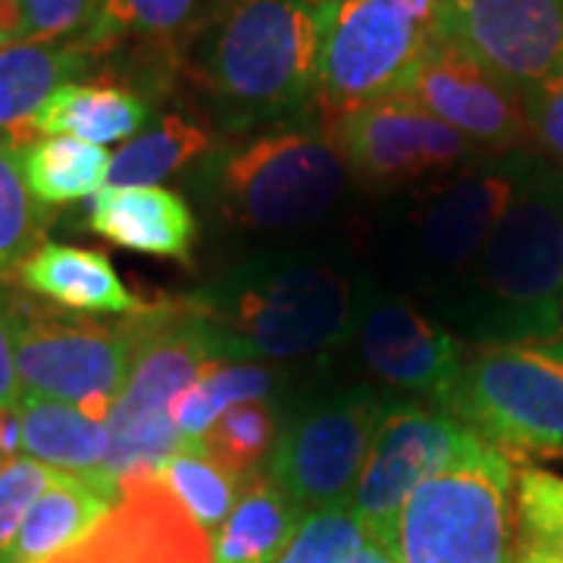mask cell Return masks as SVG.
I'll list each match as a JSON object with an SVG mask.
<instances>
[{"instance_id": "obj_1", "label": "cell", "mask_w": 563, "mask_h": 563, "mask_svg": "<svg viewBox=\"0 0 563 563\" xmlns=\"http://www.w3.org/2000/svg\"><path fill=\"white\" fill-rule=\"evenodd\" d=\"M563 173L520 161L517 191L476 263L454 320L479 344H548L563 329Z\"/></svg>"}, {"instance_id": "obj_2", "label": "cell", "mask_w": 563, "mask_h": 563, "mask_svg": "<svg viewBox=\"0 0 563 563\" xmlns=\"http://www.w3.org/2000/svg\"><path fill=\"white\" fill-rule=\"evenodd\" d=\"M222 361H301L342 344L354 322L351 279L317 257H257L198 295Z\"/></svg>"}, {"instance_id": "obj_3", "label": "cell", "mask_w": 563, "mask_h": 563, "mask_svg": "<svg viewBox=\"0 0 563 563\" xmlns=\"http://www.w3.org/2000/svg\"><path fill=\"white\" fill-rule=\"evenodd\" d=\"M325 13L298 0H229L201 51L203 88L235 129L279 120L317 95Z\"/></svg>"}, {"instance_id": "obj_4", "label": "cell", "mask_w": 563, "mask_h": 563, "mask_svg": "<svg viewBox=\"0 0 563 563\" xmlns=\"http://www.w3.org/2000/svg\"><path fill=\"white\" fill-rule=\"evenodd\" d=\"M141 322L139 357L107 420V476L113 483L129 473H161L181 444L173 426V404L198 379L203 363L222 361L198 298L147 303Z\"/></svg>"}, {"instance_id": "obj_5", "label": "cell", "mask_w": 563, "mask_h": 563, "mask_svg": "<svg viewBox=\"0 0 563 563\" xmlns=\"http://www.w3.org/2000/svg\"><path fill=\"white\" fill-rule=\"evenodd\" d=\"M510 495L514 461L476 435L404 504L401 563H514Z\"/></svg>"}, {"instance_id": "obj_6", "label": "cell", "mask_w": 563, "mask_h": 563, "mask_svg": "<svg viewBox=\"0 0 563 563\" xmlns=\"http://www.w3.org/2000/svg\"><path fill=\"white\" fill-rule=\"evenodd\" d=\"M141 313L101 322L10 291L22 395L69 404L91 420H110L139 357Z\"/></svg>"}, {"instance_id": "obj_7", "label": "cell", "mask_w": 563, "mask_h": 563, "mask_svg": "<svg viewBox=\"0 0 563 563\" xmlns=\"http://www.w3.org/2000/svg\"><path fill=\"white\" fill-rule=\"evenodd\" d=\"M442 410L510 461L563 454V357L544 344H483L463 354Z\"/></svg>"}, {"instance_id": "obj_8", "label": "cell", "mask_w": 563, "mask_h": 563, "mask_svg": "<svg viewBox=\"0 0 563 563\" xmlns=\"http://www.w3.org/2000/svg\"><path fill=\"white\" fill-rule=\"evenodd\" d=\"M444 0H344L325 13L320 51L322 122L404 95L439 35Z\"/></svg>"}, {"instance_id": "obj_9", "label": "cell", "mask_w": 563, "mask_h": 563, "mask_svg": "<svg viewBox=\"0 0 563 563\" xmlns=\"http://www.w3.org/2000/svg\"><path fill=\"white\" fill-rule=\"evenodd\" d=\"M347 166L322 132L282 129L235 147L220 166L222 210L251 229H301L342 198Z\"/></svg>"}, {"instance_id": "obj_10", "label": "cell", "mask_w": 563, "mask_h": 563, "mask_svg": "<svg viewBox=\"0 0 563 563\" xmlns=\"http://www.w3.org/2000/svg\"><path fill=\"white\" fill-rule=\"evenodd\" d=\"M388 410L369 388H347L313 404L282 426L269 457V479L301 514L351 504L376 426Z\"/></svg>"}, {"instance_id": "obj_11", "label": "cell", "mask_w": 563, "mask_h": 563, "mask_svg": "<svg viewBox=\"0 0 563 563\" xmlns=\"http://www.w3.org/2000/svg\"><path fill=\"white\" fill-rule=\"evenodd\" d=\"M322 135L332 141L344 166L369 185H404L444 176L479 151L407 95L325 120Z\"/></svg>"}, {"instance_id": "obj_12", "label": "cell", "mask_w": 563, "mask_h": 563, "mask_svg": "<svg viewBox=\"0 0 563 563\" xmlns=\"http://www.w3.org/2000/svg\"><path fill=\"white\" fill-rule=\"evenodd\" d=\"M473 439L476 435L442 407H388L351 495L363 529L398 532V517L413 488L444 470Z\"/></svg>"}, {"instance_id": "obj_13", "label": "cell", "mask_w": 563, "mask_h": 563, "mask_svg": "<svg viewBox=\"0 0 563 563\" xmlns=\"http://www.w3.org/2000/svg\"><path fill=\"white\" fill-rule=\"evenodd\" d=\"M44 563H213V536L181 507L161 473H129L101 523Z\"/></svg>"}, {"instance_id": "obj_14", "label": "cell", "mask_w": 563, "mask_h": 563, "mask_svg": "<svg viewBox=\"0 0 563 563\" xmlns=\"http://www.w3.org/2000/svg\"><path fill=\"white\" fill-rule=\"evenodd\" d=\"M404 95L485 151H510L529 135L523 91L442 32L429 44Z\"/></svg>"}, {"instance_id": "obj_15", "label": "cell", "mask_w": 563, "mask_h": 563, "mask_svg": "<svg viewBox=\"0 0 563 563\" xmlns=\"http://www.w3.org/2000/svg\"><path fill=\"white\" fill-rule=\"evenodd\" d=\"M439 32L520 91L563 69V0H444Z\"/></svg>"}, {"instance_id": "obj_16", "label": "cell", "mask_w": 563, "mask_h": 563, "mask_svg": "<svg viewBox=\"0 0 563 563\" xmlns=\"http://www.w3.org/2000/svg\"><path fill=\"white\" fill-rule=\"evenodd\" d=\"M517 176L520 163L507 161L432 185L410 220L422 263L448 276H463L514 201Z\"/></svg>"}, {"instance_id": "obj_17", "label": "cell", "mask_w": 563, "mask_h": 563, "mask_svg": "<svg viewBox=\"0 0 563 563\" xmlns=\"http://www.w3.org/2000/svg\"><path fill=\"white\" fill-rule=\"evenodd\" d=\"M357 347L366 369L407 395L442 404L463 361L461 342L435 329L404 298H376L357 320Z\"/></svg>"}, {"instance_id": "obj_18", "label": "cell", "mask_w": 563, "mask_h": 563, "mask_svg": "<svg viewBox=\"0 0 563 563\" xmlns=\"http://www.w3.org/2000/svg\"><path fill=\"white\" fill-rule=\"evenodd\" d=\"M88 225L125 251L179 263L191 261L198 239V220L185 198L157 185L101 188L88 201Z\"/></svg>"}, {"instance_id": "obj_19", "label": "cell", "mask_w": 563, "mask_h": 563, "mask_svg": "<svg viewBox=\"0 0 563 563\" xmlns=\"http://www.w3.org/2000/svg\"><path fill=\"white\" fill-rule=\"evenodd\" d=\"M16 276L22 288L73 313L132 317L147 307L125 288L110 257L88 247L44 242Z\"/></svg>"}, {"instance_id": "obj_20", "label": "cell", "mask_w": 563, "mask_h": 563, "mask_svg": "<svg viewBox=\"0 0 563 563\" xmlns=\"http://www.w3.org/2000/svg\"><path fill=\"white\" fill-rule=\"evenodd\" d=\"M120 498V483L57 470L20 526L10 563H44L85 539Z\"/></svg>"}, {"instance_id": "obj_21", "label": "cell", "mask_w": 563, "mask_h": 563, "mask_svg": "<svg viewBox=\"0 0 563 563\" xmlns=\"http://www.w3.org/2000/svg\"><path fill=\"white\" fill-rule=\"evenodd\" d=\"M147 117L151 107L144 103V98L122 85L69 81L41 103L38 113L29 122V135L32 141L69 135L103 147L110 141L139 135Z\"/></svg>"}, {"instance_id": "obj_22", "label": "cell", "mask_w": 563, "mask_h": 563, "mask_svg": "<svg viewBox=\"0 0 563 563\" xmlns=\"http://www.w3.org/2000/svg\"><path fill=\"white\" fill-rule=\"evenodd\" d=\"M88 54L76 41L32 44L13 41L0 47V135L16 147L29 144V122L57 88L85 73Z\"/></svg>"}, {"instance_id": "obj_23", "label": "cell", "mask_w": 563, "mask_h": 563, "mask_svg": "<svg viewBox=\"0 0 563 563\" xmlns=\"http://www.w3.org/2000/svg\"><path fill=\"white\" fill-rule=\"evenodd\" d=\"M22 451L32 461L76 476H107L110 461V429L91 420L69 404L20 395ZM113 483V479H110Z\"/></svg>"}, {"instance_id": "obj_24", "label": "cell", "mask_w": 563, "mask_h": 563, "mask_svg": "<svg viewBox=\"0 0 563 563\" xmlns=\"http://www.w3.org/2000/svg\"><path fill=\"white\" fill-rule=\"evenodd\" d=\"M301 517L263 470L244 479L229 520L213 536V563H276Z\"/></svg>"}, {"instance_id": "obj_25", "label": "cell", "mask_w": 563, "mask_h": 563, "mask_svg": "<svg viewBox=\"0 0 563 563\" xmlns=\"http://www.w3.org/2000/svg\"><path fill=\"white\" fill-rule=\"evenodd\" d=\"M16 154L25 188L44 210L95 198L110 173V154L103 147L69 135L29 141Z\"/></svg>"}, {"instance_id": "obj_26", "label": "cell", "mask_w": 563, "mask_h": 563, "mask_svg": "<svg viewBox=\"0 0 563 563\" xmlns=\"http://www.w3.org/2000/svg\"><path fill=\"white\" fill-rule=\"evenodd\" d=\"M276 388L273 369L251 361L203 363L198 379L173 404V426L181 442H201L210 426L235 404L266 401Z\"/></svg>"}, {"instance_id": "obj_27", "label": "cell", "mask_w": 563, "mask_h": 563, "mask_svg": "<svg viewBox=\"0 0 563 563\" xmlns=\"http://www.w3.org/2000/svg\"><path fill=\"white\" fill-rule=\"evenodd\" d=\"M207 151H210V135L198 122H188L185 117H166L154 132H144L129 144H122L110 157L107 188L157 185Z\"/></svg>"}, {"instance_id": "obj_28", "label": "cell", "mask_w": 563, "mask_h": 563, "mask_svg": "<svg viewBox=\"0 0 563 563\" xmlns=\"http://www.w3.org/2000/svg\"><path fill=\"white\" fill-rule=\"evenodd\" d=\"M279 417L269 404H235L210 426L198 448L239 483L263 473L279 442Z\"/></svg>"}, {"instance_id": "obj_29", "label": "cell", "mask_w": 563, "mask_h": 563, "mask_svg": "<svg viewBox=\"0 0 563 563\" xmlns=\"http://www.w3.org/2000/svg\"><path fill=\"white\" fill-rule=\"evenodd\" d=\"M161 476L163 483L169 485V492L179 498L181 507L210 536H217L220 526L229 520L244 485L210 461L198 442H181L179 451L163 463Z\"/></svg>"}, {"instance_id": "obj_30", "label": "cell", "mask_w": 563, "mask_h": 563, "mask_svg": "<svg viewBox=\"0 0 563 563\" xmlns=\"http://www.w3.org/2000/svg\"><path fill=\"white\" fill-rule=\"evenodd\" d=\"M47 222V210L25 188L16 144L0 135V279L16 276L44 244Z\"/></svg>"}, {"instance_id": "obj_31", "label": "cell", "mask_w": 563, "mask_h": 563, "mask_svg": "<svg viewBox=\"0 0 563 563\" xmlns=\"http://www.w3.org/2000/svg\"><path fill=\"white\" fill-rule=\"evenodd\" d=\"M195 7L198 0H101L95 25L76 44L91 57L122 38L166 41L191 22Z\"/></svg>"}, {"instance_id": "obj_32", "label": "cell", "mask_w": 563, "mask_h": 563, "mask_svg": "<svg viewBox=\"0 0 563 563\" xmlns=\"http://www.w3.org/2000/svg\"><path fill=\"white\" fill-rule=\"evenodd\" d=\"M514 554H563V476L542 466L514 470Z\"/></svg>"}, {"instance_id": "obj_33", "label": "cell", "mask_w": 563, "mask_h": 563, "mask_svg": "<svg viewBox=\"0 0 563 563\" xmlns=\"http://www.w3.org/2000/svg\"><path fill=\"white\" fill-rule=\"evenodd\" d=\"M363 539L361 517L351 504L303 514L276 563H347Z\"/></svg>"}, {"instance_id": "obj_34", "label": "cell", "mask_w": 563, "mask_h": 563, "mask_svg": "<svg viewBox=\"0 0 563 563\" xmlns=\"http://www.w3.org/2000/svg\"><path fill=\"white\" fill-rule=\"evenodd\" d=\"M16 41L63 44L79 41L98 16L101 0H7Z\"/></svg>"}, {"instance_id": "obj_35", "label": "cell", "mask_w": 563, "mask_h": 563, "mask_svg": "<svg viewBox=\"0 0 563 563\" xmlns=\"http://www.w3.org/2000/svg\"><path fill=\"white\" fill-rule=\"evenodd\" d=\"M54 473H57L54 466H44L32 457H16L0 466V554L3 558L10 554L25 514L51 485Z\"/></svg>"}, {"instance_id": "obj_36", "label": "cell", "mask_w": 563, "mask_h": 563, "mask_svg": "<svg viewBox=\"0 0 563 563\" xmlns=\"http://www.w3.org/2000/svg\"><path fill=\"white\" fill-rule=\"evenodd\" d=\"M529 135L544 154L563 166V69L523 91Z\"/></svg>"}, {"instance_id": "obj_37", "label": "cell", "mask_w": 563, "mask_h": 563, "mask_svg": "<svg viewBox=\"0 0 563 563\" xmlns=\"http://www.w3.org/2000/svg\"><path fill=\"white\" fill-rule=\"evenodd\" d=\"M20 401V373H16V342L10 320V291L0 285V407Z\"/></svg>"}, {"instance_id": "obj_38", "label": "cell", "mask_w": 563, "mask_h": 563, "mask_svg": "<svg viewBox=\"0 0 563 563\" xmlns=\"http://www.w3.org/2000/svg\"><path fill=\"white\" fill-rule=\"evenodd\" d=\"M347 563H401L398 551V532H376L363 529V539L357 551L347 558Z\"/></svg>"}, {"instance_id": "obj_39", "label": "cell", "mask_w": 563, "mask_h": 563, "mask_svg": "<svg viewBox=\"0 0 563 563\" xmlns=\"http://www.w3.org/2000/svg\"><path fill=\"white\" fill-rule=\"evenodd\" d=\"M22 451V410L20 401L0 407V466L16 461Z\"/></svg>"}, {"instance_id": "obj_40", "label": "cell", "mask_w": 563, "mask_h": 563, "mask_svg": "<svg viewBox=\"0 0 563 563\" xmlns=\"http://www.w3.org/2000/svg\"><path fill=\"white\" fill-rule=\"evenodd\" d=\"M514 563H563V554H529V551H517Z\"/></svg>"}, {"instance_id": "obj_41", "label": "cell", "mask_w": 563, "mask_h": 563, "mask_svg": "<svg viewBox=\"0 0 563 563\" xmlns=\"http://www.w3.org/2000/svg\"><path fill=\"white\" fill-rule=\"evenodd\" d=\"M298 3L310 7V10H320V13H329V10H335L344 0H298Z\"/></svg>"}, {"instance_id": "obj_42", "label": "cell", "mask_w": 563, "mask_h": 563, "mask_svg": "<svg viewBox=\"0 0 563 563\" xmlns=\"http://www.w3.org/2000/svg\"><path fill=\"white\" fill-rule=\"evenodd\" d=\"M544 347H548V351H554L558 357H563V339H554V342H548Z\"/></svg>"}, {"instance_id": "obj_43", "label": "cell", "mask_w": 563, "mask_h": 563, "mask_svg": "<svg viewBox=\"0 0 563 563\" xmlns=\"http://www.w3.org/2000/svg\"><path fill=\"white\" fill-rule=\"evenodd\" d=\"M13 35H10V32H0V47H7V44H13Z\"/></svg>"}, {"instance_id": "obj_44", "label": "cell", "mask_w": 563, "mask_h": 563, "mask_svg": "<svg viewBox=\"0 0 563 563\" xmlns=\"http://www.w3.org/2000/svg\"><path fill=\"white\" fill-rule=\"evenodd\" d=\"M561 261H563V229H561Z\"/></svg>"}, {"instance_id": "obj_45", "label": "cell", "mask_w": 563, "mask_h": 563, "mask_svg": "<svg viewBox=\"0 0 563 563\" xmlns=\"http://www.w3.org/2000/svg\"><path fill=\"white\" fill-rule=\"evenodd\" d=\"M0 563H10V558H3V554H0Z\"/></svg>"}]
</instances>
